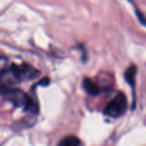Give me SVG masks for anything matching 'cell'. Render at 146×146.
I'll list each match as a JSON object with an SVG mask.
<instances>
[{
	"label": "cell",
	"instance_id": "52a82bcc",
	"mask_svg": "<svg viewBox=\"0 0 146 146\" xmlns=\"http://www.w3.org/2000/svg\"><path fill=\"white\" fill-rule=\"evenodd\" d=\"M136 15H137V17L139 21V22L144 25V26H146V16L139 9H136Z\"/></svg>",
	"mask_w": 146,
	"mask_h": 146
},
{
	"label": "cell",
	"instance_id": "9c48e42d",
	"mask_svg": "<svg viewBox=\"0 0 146 146\" xmlns=\"http://www.w3.org/2000/svg\"><path fill=\"white\" fill-rule=\"evenodd\" d=\"M39 86H46L50 84V79L48 77H44L40 81H39Z\"/></svg>",
	"mask_w": 146,
	"mask_h": 146
},
{
	"label": "cell",
	"instance_id": "277c9868",
	"mask_svg": "<svg viewBox=\"0 0 146 146\" xmlns=\"http://www.w3.org/2000/svg\"><path fill=\"white\" fill-rule=\"evenodd\" d=\"M138 72V68L136 65H131L127 71L125 72V80L129 84V86L133 88L134 92L135 91V85H136V74Z\"/></svg>",
	"mask_w": 146,
	"mask_h": 146
},
{
	"label": "cell",
	"instance_id": "7a4b0ae2",
	"mask_svg": "<svg viewBox=\"0 0 146 146\" xmlns=\"http://www.w3.org/2000/svg\"><path fill=\"white\" fill-rule=\"evenodd\" d=\"M0 94L3 95L6 100L12 103L16 107H25L31 98L26 94L24 92L18 88L13 87H4L0 90Z\"/></svg>",
	"mask_w": 146,
	"mask_h": 146
},
{
	"label": "cell",
	"instance_id": "ba28073f",
	"mask_svg": "<svg viewBox=\"0 0 146 146\" xmlns=\"http://www.w3.org/2000/svg\"><path fill=\"white\" fill-rule=\"evenodd\" d=\"M7 65V59L4 57H0V71L4 69Z\"/></svg>",
	"mask_w": 146,
	"mask_h": 146
},
{
	"label": "cell",
	"instance_id": "3957f363",
	"mask_svg": "<svg viewBox=\"0 0 146 146\" xmlns=\"http://www.w3.org/2000/svg\"><path fill=\"white\" fill-rule=\"evenodd\" d=\"M18 71L21 80H32L38 78L40 74V72L38 69L27 63L18 66Z\"/></svg>",
	"mask_w": 146,
	"mask_h": 146
},
{
	"label": "cell",
	"instance_id": "5b68a950",
	"mask_svg": "<svg viewBox=\"0 0 146 146\" xmlns=\"http://www.w3.org/2000/svg\"><path fill=\"white\" fill-rule=\"evenodd\" d=\"M83 87L86 91V92L92 96H97L100 93V89L99 87L90 79L85 78L83 80Z\"/></svg>",
	"mask_w": 146,
	"mask_h": 146
},
{
	"label": "cell",
	"instance_id": "8992f818",
	"mask_svg": "<svg viewBox=\"0 0 146 146\" xmlns=\"http://www.w3.org/2000/svg\"><path fill=\"white\" fill-rule=\"evenodd\" d=\"M81 145L80 140L74 136H68L61 140L59 143L60 146H79Z\"/></svg>",
	"mask_w": 146,
	"mask_h": 146
},
{
	"label": "cell",
	"instance_id": "6da1fadb",
	"mask_svg": "<svg viewBox=\"0 0 146 146\" xmlns=\"http://www.w3.org/2000/svg\"><path fill=\"white\" fill-rule=\"evenodd\" d=\"M127 108V97L123 92H119L113 100H111L104 110V115L112 118H118L123 115Z\"/></svg>",
	"mask_w": 146,
	"mask_h": 146
}]
</instances>
